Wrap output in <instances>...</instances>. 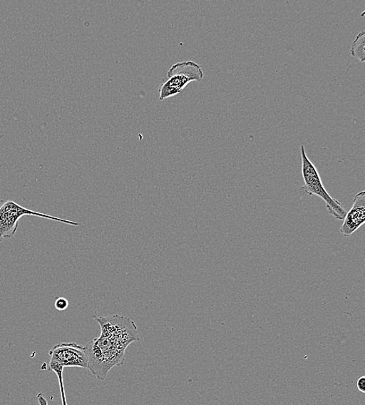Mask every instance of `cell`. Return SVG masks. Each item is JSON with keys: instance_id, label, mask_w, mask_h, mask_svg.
<instances>
[{"instance_id": "5", "label": "cell", "mask_w": 365, "mask_h": 405, "mask_svg": "<svg viewBox=\"0 0 365 405\" xmlns=\"http://www.w3.org/2000/svg\"><path fill=\"white\" fill-rule=\"evenodd\" d=\"M48 354L51 365H57L63 368H88L86 349L78 344L66 342L56 344Z\"/></svg>"}, {"instance_id": "3", "label": "cell", "mask_w": 365, "mask_h": 405, "mask_svg": "<svg viewBox=\"0 0 365 405\" xmlns=\"http://www.w3.org/2000/svg\"><path fill=\"white\" fill-rule=\"evenodd\" d=\"M205 77L201 67L193 61L173 64L167 73V77L158 88L159 99L164 101L181 93L192 81H201Z\"/></svg>"}, {"instance_id": "1", "label": "cell", "mask_w": 365, "mask_h": 405, "mask_svg": "<svg viewBox=\"0 0 365 405\" xmlns=\"http://www.w3.org/2000/svg\"><path fill=\"white\" fill-rule=\"evenodd\" d=\"M93 318L100 326L101 334L85 346L88 369L99 381H106L110 370L124 364L129 345L140 342L138 327L132 319L124 316Z\"/></svg>"}, {"instance_id": "10", "label": "cell", "mask_w": 365, "mask_h": 405, "mask_svg": "<svg viewBox=\"0 0 365 405\" xmlns=\"http://www.w3.org/2000/svg\"><path fill=\"white\" fill-rule=\"evenodd\" d=\"M356 386H358V389L361 393H365V377L361 376L359 379L358 382H356Z\"/></svg>"}, {"instance_id": "7", "label": "cell", "mask_w": 365, "mask_h": 405, "mask_svg": "<svg viewBox=\"0 0 365 405\" xmlns=\"http://www.w3.org/2000/svg\"><path fill=\"white\" fill-rule=\"evenodd\" d=\"M364 46L365 31H361L352 42V46L350 50L351 56L356 58V60H359L361 63H364L365 61Z\"/></svg>"}, {"instance_id": "6", "label": "cell", "mask_w": 365, "mask_h": 405, "mask_svg": "<svg viewBox=\"0 0 365 405\" xmlns=\"http://www.w3.org/2000/svg\"><path fill=\"white\" fill-rule=\"evenodd\" d=\"M365 222V192L356 193L352 207L347 212L339 232L348 237L361 227Z\"/></svg>"}, {"instance_id": "2", "label": "cell", "mask_w": 365, "mask_h": 405, "mask_svg": "<svg viewBox=\"0 0 365 405\" xmlns=\"http://www.w3.org/2000/svg\"><path fill=\"white\" fill-rule=\"evenodd\" d=\"M302 173L304 180V187L302 188L303 193L309 196H317L325 202L328 212L336 220H344L346 210L344 208L341 202L331 197L322 184L320 175L317 168L310 161L304 147L301 146Z\"/></svg>"}, {"instance_id": "4", "label": "cell", "mask_w": 365, "mask_h": 405, "mask_svg": "<svg viewBox=\"0 0 365 405\" xmlns=\"http://www.w3.org/2000/svg\"><path fill=\"white\" fill-rule=\"evenodd\" d=\"M24 216H36L74 226L81 225L78 222L34 212V210L23 207L13 200H0V242L4 239L13 237L18 230L19 222Z\"/></svg>"}, {"instance_id": "9", "label": "cell", "mask_w": 365, "mask_h": 405, "mask_svg": "<svg viewBox=\"0 0 365 405\" xmlns=\"http://www.w3.org/2000/svg\"><path fill=\"white\" fill-rule=\"evenodd\" d=\"M69 307V302L65 298H56L55 301V308L58 311H64Z\"/></svg>"}, {"instance_id": "11", "label": "cell", "mask_w": 365, "mask_h": 405, "mask_svg": "<svg viewBox=\"0 0 365 405\" xmlns=\"http://www.w3.org/2000/svg\"><path fill=\"white\" fill-rule=\"evenodd\" d=\"M37 399H38V404L40 405H48V401H47L46 399L45 398V396L43 394H42L41 393H39L37 395Z\"/></svg>"}, {"instance_id": "8", "label": "cell", "mask_w": 365, "mask_h": 405, "mask_svg": "<svg viewBox=\"0 0 365 405\" xmlns=\"http://www.w3.org/2000/svg\"><path fill=\"white\" fill-rule=\"evenodd\" d=\"M48 369L51 370V371H53V372L56 374V376L58 377L59 388H61L62 405H68L67 401H66V399L64 381H63V369H64V368L62 367V366H57V365L49 364Z\"/></svg>"}]
</instances>
